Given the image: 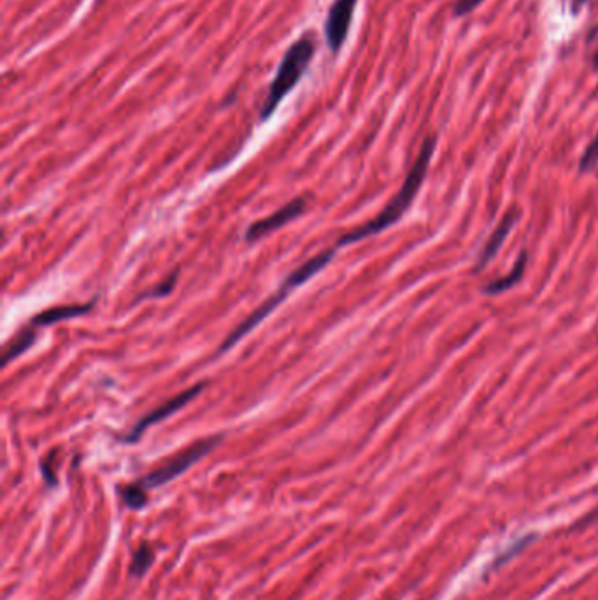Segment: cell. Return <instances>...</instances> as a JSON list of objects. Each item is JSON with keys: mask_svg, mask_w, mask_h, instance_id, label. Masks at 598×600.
Here are the masks:
<instances>
[{"mask_svg": "<svg viewBox=\"0 0 598 600\" xmlns=\"http://www.w3.org/2000/svg\"><path fill=\"white\" fill-rule=\"evenodd\" d=\"M435 144H437V139L435 136H430L427 137V141L423 143L422 146V152L416 159V162L413 165L411 172L407 174L402 188L398 190V193L389 201V204L381 211L380 215L371 221H367L365 225H360L353 230H349L348 234H344L337 242H335V248H344L348 244H353V242H358L362 239H367V237H373L376 234H380L382 230H386L388 226L395 225L397 221H400V218L405 215V211L413 206L425 177H427V172H429V167H430V162L434 159L435 153Z\"/></svg>", "mask_w": 598, "mask_h": 600, "instance_id": "6da1fadb", "label": "cell"}, {"mask_svg": "<svg viewBox=\"0 0 598 600\" xmlns=\"http://www.w3.org/2000/svg\"><path fill=\"white\" fill-rule=\"evenodd\" d=\"M316 55V39L313 34L302 36L297 43H293L283 56L275 78L272 79L267 99L262 106L260 119H269L277 106L284 101V97L300 83L306 76L313 58Z\"/></svg>", "mask_w": 598, "mask_h": 600, "instance_id": "7a4b0ae2", "label": "cell"}, {"mask_svg": "<svg viewBox=\"0 0 598 600\" xmlns=\"http://www.w3.org/2000/svg\"><path fill=\"white\" fill-rule=\"evenodd\" d=\"M221 439H223V436L208 437V439H202V440L188 446L186 449H183L181 453L172 456L167 464H163L162 467H159L157 471L141 478L137 483L146 490L162 487L165 483L181 476L183 473H186L193 464L202 460L206 455H209L221 442Z\"/></svg>", "mask_w": 598, "mask_h": 600, "instance_id": "3957f363", "label": "cell"}, {"mask_svg": "<svg viewBox=\"0 0 598 600\" xmlns=\"http://www.w3.org/2000/svg\"><path fill=\"white\" fill-rule=\"evenodd\" d=\"M204 388H206V382H199V384H195V386H192V388H188V390H184V391L174 395L172 399H168L167 402H163L162 406H159L157 409H153L152 413H148L143 420H139V422L135 423V427L130 431V434L125 437V440H127V442H135V440H139L141 436H143L150 427H153V425L159 423V422L167 420L168 416H172L174 413H177L179 409H183L184 406H188L193 399H197V397L204 391Z\"/></svg>", "mask_w": 598, "mask_h": 600, "instance_id": "277c9868", "label": "cell"}, {"mask_svg": "<svg viewBox=\"0 0 598 600\" xmlns=\"http://www.w3.org/2000/svg\"><path fill=\"white\" fill-rule=\"evenodd\" d=\"M358 0H335L325 21V41L332 53H339L349 34Z\"/></svg>", "mask_w": 598, "mask_h": 600, "instance_id": "5b68a950", "label": "cell"}, {"mask_svg": "<svg viewBox=\"0 0 598 600\" xmlns=\"http://www.w3.org/2000/svg\"><path fill=\"white\" fill-rule=\"evenodd\" d=\"M307 204H306V199H293L291 202H288L286 206H283L281 210L274 211L271 217L267 218L258 219L255 223H251L246 230V241L248 242H255L266 235H269L272 232L279 230L281 226L288 225L290 221H293L295 218H299L304 211H306Z\"/></svg>", "mask_w": 598, "mask_h": 600, "instance_id": "8992f818", "label": "cell"}, {"mask_svg": "<svg viewBox=\"0 0 598 600\" xmlns=\"http://www.w3.org/2000/svg\"><path fill=\"white\" fill-rule=\"evenodd\" d=\"M95 306V300L88 302V304H72V306H58V308H52V309H46L43 313H39L37 316H34L29 324V327L32 328H43L50 327V325H54L58 322H63V320H70V318H79V316H85L86 313H90Z\"/></svg>", "mask_w": 598, "mask_h": 600, "instance_id": "52a82bcc", "label": "cell"}, {"mask_svg": "<svg viewBox=\"0 0 598 600\" xmlns=\"http://www.w3.org/2000/svg\"><path fill=\"white\" fill-rule=\"evenodd\" d=\"M516 219H518V215H516V213H509L505 218L500 221V225H498V226L493 230V234L489 235V239L487 241L485 248L481 250V253H479V257H478L476 271H481V269H485V267L488 266L489 262L495 259V255L498 253V250H500V248H502V244L505 242L507 235L511 234V230H512V226H514Z\"/></svg>", "mask_w": 598, "mask_h": 600, "instance_id": "ba28073f", "label": "cell"}, {"mask_svg": "<svg viewBox=\"0 0 598 600\" xmlns=\"http://www.w3.org/2000/svg\"><path fill=\"white\" fill-rule=\"evenodd\" d=\"M527 260H528V253L527 251H521L520 253V259L516 260L514 264V269L511 271L509 275L505 277H500V279H495V281H489L488 284L485 286V292L488 295H498V293H504L507 290H511L514 284H518L525 274V267H527Z\"/></svg>", "mask_w": 598, "mask_h": 600, "instance_id": "9c48e42d", "label": "cell"}, {"mask_svg": "<svg viewBox=\"0 0 598 600\" xmlns=\"http://www.w3.org/2000/svg\"><path fill=\"white\" fill-rule=\"evenodd\" d=\"M36 341V328L27 327L23 328L14 339L9 341V344L5 346V351H4V358H2V364L7 366L11 360L18 358L23 351H27Z\"/></svg>", "mask_w": 598, "mask_h": 600, "instance_id": "30bf717a", "label": "cell"}, {"mask_svg": "<svg viewBox=\"0 0 598 600\" xmlns=\"http://www.w3.org/2000/svg\"><path fill=\"white\" fill-rule=\"evenodd\" d=\"M153 558H155V551L150 545H141L135 553L132 555V562H130V574L135 578L144 576V572L153 565Z\"/></svg>", "mask_w": 598, "mask_h": 600, "instance_id": "8fae6325", "label": "cell"}, {"mask_svg": "<svg viewBox=\"0 0 598 600\" xmlns=\"http://www.w3.org/2000/svg\"><path fill=\"white\" fill-rule=\"evenodd\" d=\"M121 497H123V502L127 507L130 509H143L148 502V490L143 489L137 481L132 483V485H127L123 490H121Z\"/></svg>", "mask_w": 598, "mask_h": 600, "instance_id": "7c38bea8", "label": "cell"}, {"mask_svg": "<svg viewBox=\"0 0 598 600\" xmlns=\"http://www.w3.org/2000/svg\"><path fill=\"white\" fill-rule=\"evenodd\" d=\"M598 164V136L590 143V146L586 148L585 155L581 157V162H579V168L581 172H588L592 168H595Z\"/></svg>", "mask_w": 598, "mask_h": 600, "instance_id": "4fadbf2b", "label": "cell"}, {"mask_svg": "<svg viewBox=\"0 0 598 600\" xmlns=\"http://www.w3.org/2000/svg\"><path fill=\"white\" fill-rule=\"evenodd\" d=\"M483 2L485 0H456V4H455V16H465V14L472 12Z\"/></svg>", "mask_w": 598, "mask_h": 600, "instance_id": "5bb4252c", "label": "cell"}, {"mask_svg": "<svg viewBox=\"0 0 598 600\" xmlns=\"http://www.w3.org/2000/svg\"><path fill=\"white\" fill-rule=\"evenodd\" d=\"M176 279H177V273H174L170 277H167L162 284H159V286H157L153 292H150L146 297H163V295H168V292L172 290Z\"/></svg>", "mask_w": 598, "mask_h": 600, "instance_id": "9a60e30c", "label": "cell"}, {"mask_svg": "<svg viewBox=\"0 0 598 600\" xmlns=\"http://www.w3.org/2000/svg\"><path fill=\"white\" fill-rule=\"evenodd\" d=\"M594 65H595V69H598V52L595 53V58H594Z\"/></svg>", "mask_w": 598, "mask_h": 600, "instance_id": "2e32d148", "label": "cell"}, {"mask_svg": "<svg viewBox=\"0 0 598 600\" xmlns=\"http://www.w3.org/2000/svg\"><path fill=\"white\" fill-rule=\"evenodd\" d=\"M576 2H586V0H576Z\"/></svg>", "mask_w": 598, "mask_h": 600, "instance_id": "e0dca14e", "label": "cell"}]
</instances>
